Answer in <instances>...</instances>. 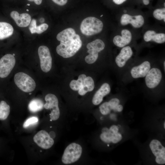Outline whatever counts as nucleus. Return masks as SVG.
<instances>
[{
	"label": "nucleus",
	"mask_w": 165,
	"mask_h": 165,
	"mask_svg": "<svg viewBox=\"0 0 165 165\" xmlns=\"http://www.w3.org/2000/svg\"><path fill=\"white\" fill-rule=\"evenodd\" d=\"M57 39L60 43L57 47L56 52L64 58L73 56L82 45L79 36L72 28H67L59 32L57 36Z\"/></svg>",
	"instance_id": "obj_1"
},
{
	"label": "nucleus",
	"mask_w": 165,
	"mask_h": 165,
	"mask_svg": "<svg viewBox=\"0 0 165 165\" xmlns=\"http://www.w3.org/2000/svg\"><path fill=\"white\" fill-rule=\"evenodd\" d=\"M103 24L98 19L93 16L85 18L82 22L80 29L82 33L90 36L100 33L102 30Z\"/></svg>",
	"instance_id": "obj_2"
},
{
	"label": "nucleus",
	"mask_w": 165,
	"mask_h": 165,
	"mask_svg": "<svg viewBox=\"0 0 165 165\" xmlns=\"http://www.w3.org/2000/svg\"><path fill=\"white\" fill-rule=\"evenodd\" d=\"M101 140L107 144H116L123 139V135L120 131L119 127L112 125L109 127H104L101 130L100 135Z\"/></svg>",
	"instance_id": "obj_3"
},
{
	"label": "nucleus",
	"mask_w": 165,
	"mask_h": 165,
	"mask_svg": "<svg viewBox=\"0 0 165 165\" xmlns=\"http://www.w3.org/2000/svg\"><path fill=\"white\" fill-rule=\"evenodd\" d=\"M82 150L79 144L75 142L70 144L64 150L61 158L62 163L69 164L76 162L81 157Z\"/></svg>",
	"instance_id": "obj_4"
},
{
	"label": "nucleus",
	"mask_w": 165,
	"mask_h": 165,
	"mask_svg": "<svg viewBox=\"0 0 165 165\" xmlns=\"http://www.w3.org/2000/svg\"><path fill=\"white\" fill-rule=\"evenodd\" d=\"M14 81L16 86L25 92H31L35 89L36 83L30 76L23 72L16 73L14 76Z\"/></svg>",
	"instance_id": "obj_5"
},
{
	"label": "nucleus",
	"mask_w": 165,
	"mask_h": 165,
	"mask_svg": "<svg viewBox=\"0 0 165 165\" xmlns=\"http://www.w3.org/2000/svg\"><path fill=\"white\" fill-rule=\"evenodd\" d=\"M105 47L104 42L101 39H96L87 44L86 47L89 54L85 57L86 62L92 64L97 60L98 53L104 50Z\"/></svg>",
	"instance_id": "obj_6"
},
{
	"label": "nucleus",
	"mask_w": 165,
	"mask_h": 165,
	"mask_svg": "<svg viewBox=\"0 0 165 165\" xmlns=\"http://www.w3.org/2000/svg\"><path fill=\"white\" fill-rule=\"evenodd\" d=\"M45 99L46 103L44 105V108L51 111L50 115V119L52 121L57 120L60 116L57 97L53 94H49L45 96Z\"/></svg>",
	"instance_id": "obj_7"
},
{
	"label": "nucleus",
	"mask_w": 165,
	"mask_h": 165,
	"mask_svg": "<svg viewBox=\"0 0 165 165\" xmlns=\"http://www.w3.org/2000/svg\"><path fill=\"white\" fill-rule=\"evenodd\" d=\"M150 149L155 158L156 162L160 165L165 164V147L159 140L153 139L150 142Z\"/></svg>",
	"instance_id": "obj_8"
},
{
	"label": "nucleus",
	"mask_w": 165,
	"mask_h": 165,
	"mask_svg": "<svg viewBox=\"0 0 165 165\" xmlns=\"http://www.w3.org/2000/svg\"><path fill=\"white\" fill-rule=\"evenodd\" d=\"M38 53L41 70L46 73L49 72L52 65V58L49 48L45 46H40L38 48Z\"/></svg>",
	"instance_id": "obj_9"
},
{
	"label": "nucleus",
	"mask_w": 165,
	"mask_h": 165,
	"mask_svg": "<svg viewBox=\"0 0 165 165\" xmlns=\"http://www.w3.org/2000/svg\"><path fill=\"white\" fill-rule=\"evenodd\" d=\"M16 63L14 56L10 54H6L0 59V77H7L13 69Z\"/></svg>",
	"instance_id": "obj_10"
},
{
	"label": "nucleus",
	"mask_w": 165,
	"mask_h": 165,
	"mask_svg": "<svg viewBox=\"0 0 165 165\" xmlns=\"http://www.w3.org/2000/svg\"><path fill=\"white\" fill-rule=\"evenodd\" d=\"M35 142L44 149L50 148L53 145L54 141L48 133L45 130L38 131L33 137Z\"/></svg>",
	"instance_id": "obj_11"
},
{
	"label": "nucleus",
	"mask_w": 165,
	"mask_h": 165,
	"mask_svg": "<svg viewBox=\"0 0 165 165\" xmlns=\"http://www.w3.org/2000/svg\"><path fill=\"white\" fill-rule=\"evenodd\" d=\"M119 100L117 98L112 99L108 102H105L101 105L99 107V111L103 115H108L112 111L115 112H121L123 109V107L119 104Z\"/></svg>",
	"instance_id": "obj_12"
},
{
	"label": "nucleus",
	"mask_w": 165,
	"mask_h": 165,
	"mask_svg": "<svg viewBox=\"0 0 165 165\" xmlns=\"http://www.w3.org/2000/svg\"><path fill=\"white\" fill-rule=\"evenodd\" d=\"M145 77L146 86L149 88L153 89L160 83L162 78V74L160 69L154 68L150 69Z\"/></svg>",
	"instance_id": "obj_13"
},
{
	"label": "nucleus",
	"mask_w": 165,
	"mask_h": 165,
	"mask_svg": "<svg viewBox=\"0 0 165 165\" xmlns=\"http://www.w3.org/2000/svg\"><path fill=\"white\" fill-rule=\"evenodd\" d=\"M120 22L123 25L130 24L134 28H140L143 25L144 20L143 17L141 15L131 16L125 14L122 16Z\"/></svg>",
	"instance_id": "obj_14"
},
{
	"label": "nucleus",
	"mask_w": 165,
	"mask_h": 165,
	"mask_svg": "<svg viewBox=\"0 0 165 165\" xmlns=\"http://www.w3.org/2000/svg\"><path fill=\"white\" fill-rule=\"evenodd\" d=\"M151 68L150 63L145 61L138 66L133 67L131 69V76L134 79L145 76Z\"/></svg>",
	"instance_id": "obj_15"
},
{
	"label": "nucleus",
	"mask_w": 165,
	"mask_h": 165,
	"mask_svg": "<svg viewBox=\"0 0 165 165\" xmlns=\"http://www.w3.org/2000/svg\"><path fill=\"white\" fill-rule=\"evenodd\" d=\"M17 25L20 27H26L29 25L31 20V16L27 13L20 14L17 11H13L10 14Z\"/></svg>",
	"instance_id": "obj_16"
},
{
	"label": "nucleus",
	"mask_w": 165,
	"mask_h": 165,
	"mask_svg": "<svg viewBox=\"0 0 165 165\" xmlns=\"http://www.w3.org/2000/svg\"><path fill=\"white\" fill-rule=\"evenodd\" d=\"M132 54L133 51L130 47H123L116 58L115 61L117 65L119 68L123 67Z\"/></svg>",
	"instance_id": "obj_17"
},
{
	"label": "nucleus",
	"mask_w": 165,
	"mask_h": 165,
	"mask_svg": "<svg viewBox=\"0 0 165 165\" xmlns=\"http://www.w3.org/2000/svg\"><path fill=\"white\" fill-rule=\"evenodd\" d=\"M122 36L116 35L113 38V42L116 46L122 48L128 44L132 38L130 31L127 29L123 30L121 32Z\"/></svg>",
	"instance_id": "obj_18"
},
{
	"label": "nucleus",
	"mask_w": 165,
	"mask_h": 165,
	"mask_svg": "<svg viewBox=\"0 0 165 165\" xmlns=\"http://www.w3.org/2000/svg\"><path fill=\"white\" fill-rule=\"evenodd\" d=\"M111 91L109 85L107 83H103L94 94L92 100L93 105H97L103 101V98L108 94Z\"/></svg>",
	"instance_id": "obj_19"
},
{
	"label": "nucleus",
	"mask_w": 165,
	"mask_h": 165,
	"mask_svg": "<svg viewBox=\"0 0 165 165\" xmlns=\"http://www.w3.org/2000/svg\"><path fill=\"white\" fill-rule=\"evenodd\" d=\"M13 32V28L10 24L6 22H0V40L10 37Z\"/></svg>",
	"instance_id": "obj_20"
},
{
	"label": "nucleus",
	"mask_w": 165,
	"mask_h": 165,
	"mask_svg": "<svg viewBox=\"0 0 165 165\" xmlns=\"http://www.w3.org/2000/svg\"><path fill=\"white\" fill-rule=\"evenodd\" d=\"M94 87V83L93 79L88 76L82 87L78 90L79 94L81 96L85 95L87 92L92 91Z\"/></svg>",
	"instance_id": "obj_21"
},
{
	"label": "nucleus",
	"mask_w": 165,
	"mask_h": 165,
	"mask_svg": "<svg viewBox=\"0 0 165 165\" xmlns=\"http://www.w3.org/2000/svg\"><path fill=\"white\" fill-rule=\"evenodd\" d=\"M48 27V25L46 23L42 24L37 26L36 20L33 19L29 24V29L32 34L35 33L40 34L46 31Z\"/></svg>",
	"instance_id": "obj_22"
},
{
	"label": "nucleus",
	"mask_w": 165,
	"mask_h": 165,
	"mask_svg": "<svg viewBox=\"0 0 165 165\" xmlns=\"http://www.w3.org/2000/svg\"><path fill=\"white\" fill-rule=\"evenodd\" d=\"M86 78L85 74L80 75L77 80H73L71 81L69 84L70 87L73 90H78L82 86Z\"/></svg>",
	"instance_id": "obj_23"
},
{
	"label": "nucleus",
	"mask_w": 165,
	"mask_h": 165,
	"mask_svg": "<svg viewBox=\"0 0 165 165\" xmlns=\"http://www.w3.org/2000/svg\"><path fill=\"white\" fill-rule=\"evenodd\" d=\"M43 107L44 105L42 101L38 99L32 100L28 105L29 110L33 112L41 110Z\"/></svg>",
	"instance_id": "obj_24"
},
{
	"label": "nucleus",
	"mask_w": 165,
	"mask_h": 165,
	"mask_svg": "<svg viewBox=\"0 0 165 165\" xmlns=\"http://www.w3.org/2000/svg\"><path fill=\"white\" fill-rule=\"evenodd\" d=\"M10 106L4 101L0 102V120L6 119L10 113Z\"/></svg>",
	"instance_id": "obj_25"
},
{
	"label": "nucleus",
	"mask_w": 165,
	"mask_h": 165,
	"mask_svg": "<svg viewBox=\"0 0 165 165\" xmlns=\"http://www.w3.org/2000/svg\"><path fill=\"white\" fill-rule=\"evenodd\" d=\"M151 41L158 43H163L165 42V34L163 33H156L153 31L151 37Z\"/></svg>",
	"instance_id": "obj_26"
},
{
	"label": "nucleus",
	"mask_w": 165,
	"mask_h": 165,
	"mask_svg": "<svg viewBox=\"0 0 165 165\" xmlns=\"http://www.w3.org/2000/svg\"><path fill=\"white\" fill-rule=\"evenodd\" d=\"M154 17L159 20H163L165 22V9H155L153 12Z\"/></svg>",
	"instance_id": "obj_27"
},
{
	"label": "nucleus",
	"mask_w": 165,
	"mask_h": 165,
	"mask_svg": "<svg viewBox=\"0 0 165 165\" xmlns=\"http://www.w3.org/2000/svg\"><path fill=\"white\" fill-rule=\"evenodd\" d=\"M38 121V117L36 116H32L28 119L23 124V127L26 128L30 125L37 123Z\"/></svg>",
	"instance_id": "obj_28"
},
{
	"label": "nucleus",
	"mask_w": 165,
	"mask_h": 165,
	"mask_svg": "<svg viewBox=\"0 0 165 165\" xmlns=\"http://www.w3.org/2000/svg\"><path fill=\"white\" fill-rule=\"evenodd\" d=\"M56 4L61 6L65 5L68 1V0H52Z\"/></svg>",
	"instance_id": "obj_29"
},
{
	"label": "nucleus",
	"mask_w": 165,
	"mask_h": 165,
	"mask_svg": "<svg viewBox=\"0 0 165 165\" xmlns=\"http://www.w3.org/2000/svg\"><path fill=\"white\" fill-rule=\"evenodd\" d=\"M126 0H113V2L116 4L120 5Z\"/></svg>",
	"instance_id": "obj_30"
},
{
	"label": "nucleus",
	"mask_w": 165,
	"mask_h": 165,
	"mask_svg": "<svg viewBox=\"0 0 165 165\" xmlns=\"http://www.w3.org/2000/svg\"><path fill=\"white\" fill-rule=\"evenodd\" d=\"M30 2H34L37 5H39L42 3V0H28Z\"/></svg>",
	"instance_id": "obj_31"
},
{
	"label": "nucleus",
	"mask_w": 165,
	"mask_h": 165,
	"mask_svg": "<svg viewBox=\"0 0 165 165\" xmlns=\"http://www.w3.org/2000/svg\"><path fill=\"white\" fill-rule=\"evenodd\" d=\"M143 2L144 5H147L149 4V1L148 0H143Z\"/></svg>",
	"instance_id": "obj_32"
},
{
	"label": "nucleus",
	"mask_w": 165,
	"mask_h": 165,
	"mask_svg": "<svg viewBox=\"0 0 165 165\" xmlns=\"http://www.w3.org/2000/svg\"><path fill=\"white\" fill-rule=\"evenodd\" d=\"M40 21L41 23H43L44 22V19L43 18H41L40 19Z\"/></svg>",
	"instance_id": "obj_33"
},
{
	"label": "nucleus",
	"mask_w": 165,
	"mask_h": 165,
	"mask_svg": "<svg viewBox=\"0 0 165 165\" xmlns=\"http://www.w3.org/2000/svg\"><path fill=\"white\" fill-rule=\"evenodd\" d=\"M163 127L164 128V129H165V122L164 121L163 123Z\"/></svg>",
	"instance_id": "obj_34"
},
{
	"label": "nucleus",
	"mask_w": 165,
	"mask_h": 165,
	"mask_svg": "<svg viewBox=\"0 0 165 165\" xmlns=\"http://www.w3.org/2000/svg\"><path fill=\"white\" fill-rule=\"evenodd\" d=\"M163 66L164 68V69L165 70V61H164L163 62Z\"/></svg>",
	"instance_id": "obj_35"
},
{
	"label": "nucleus",
	"mask_w": 165,
	"mask_h": 165,
	"mask_svg": "<svg viewBox=\"0 0 165 165\" xmlns=\"http://www.w3.org/2000/svg\"><path fill=\"white\" fill-rule=\"evenodd\" d=\"M27 5H28V6H30V4H27Z\"/></svg>",
	"instance_id": "obj_36"
},
{
	"label": "nucleus",
	"mask_w": 165,
	"mask_h": 165,
	"mask_svg": "<svg viewBox=\"0 0 165 165\" xmlns=\"http://www.w3.org/2000/svg\"><path fill=\"white\" fill-rule=\"evenodd\" d=\"M102 16H103V15H101V17H102Z\"/></svg>",
	"instance_id": "obj_37"
},
{
	"label": "nucleus",
	"mask_w": 165,
	"mask_h": 165,
	"mask_svg": "<svg viewBox=\"0 0 165 165\" xmlns=\"http://www.w3.org/2000/svg\"><path fill=\"white\" fill-rule=\"evenodd\" d=\"M27 11H29V10L28 9H27Z\"/></svg>",
	"instance_id": "obj_38"
},
{
	"label": "nucleus",
	"mask_w": 165,
	"mask_h": 165,
	"mask_svg": "<svg viewBox=\"0 0 165 165\" xmlns=\"http://www.w3.org/2000/svg\"><path fill=\"white\" fill-rule=\"evenodd\" d=\"M164 6H165V3H164Z\"/></svg>",
	"instance_id": "obj_39"
}]
</instances>
